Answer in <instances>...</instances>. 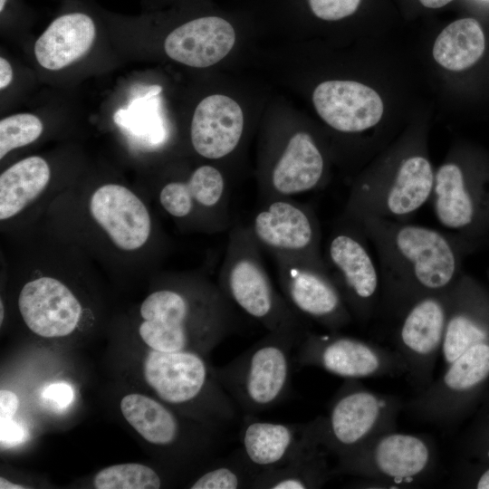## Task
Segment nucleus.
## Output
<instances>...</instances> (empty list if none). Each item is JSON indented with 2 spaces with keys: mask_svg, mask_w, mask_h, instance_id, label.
<instances>
[{
  "mask_svg": "<svg viewBox=\"0 0 489 489\" xmlns=\"http://www.w3.org/2000/svg\"><path fill=\"white\" fill-rule=\"evenodd\" d=\"M6 3H7V0H0V12L1 13L4 11Z\"/></svg>",
  "mask_w": 489,
  "mask_h": 489,
  "instance_id": "obj_39",
  "label": "nucleus"
},
{
  "mask_svg": "<svg viewBox=\"0 0 489 489\" xmlns=\"http://www.w3.org/2000/svg\"><path fill=\"white\" fill-rule=\"evenodd\" d=\"M148 95V94H147ZM146 97L134 101L128 110H119L115 117V122L125 129L129 135L135 139L139 145L145 149L156 150L163 147L168 139V129L163 120L157 114V109L149 113V110L155 104L149 105V99Z\"/></svg>",
  "mask_w": 489,
  "mask_h": 489,
  "instance_id": "obj_27",
  "label": "nucleus"
},
{
  "mask_svg": "<svg viewBox=\"0 0 489 489\" xmlns=\"http://www.w3.org/2000/svg\"><path fill=\"white\" fill-rule=\"evenodd\" d=\"M27 431L14 418L0 422L1 446L11 447L26 440Z\"/></svg>",
  "mask_w": 489,
  "mask_h": 489,
  "instance_id": "obj_33",
  "label": "nucleus"
},
{
  "mask_svg": "<svg viewBox=\"0 0 489 489\" xmlns=\"http://www.w3.org/2000/svg\"><path fill=\"white\" fill-rule=\"evenodd\" d=\"M43 126L34 114L19 113L0 120V159L11 151L36 141L42 135Z\"/></svg>",
  "mask_w": 489,
  "mask_h": 489,
  "instance_id": "obj_30",
  "label": "nucleus"
},
{
  "mask_svg": "<svg viewBox=\"0 0 489 489\" xmlns=\"http://www.w3.org/2000/svg\"><path fill=\"white\" fill-rule=\"evenodd\" d=\"M244 130V114L239 104L225 95L215 94L197 106L190 127L195 151L207 159H219L238 146Z\"/></svg>",
  "mask_w": 489,
  "mask_h": 489,
  "instance_id": "obj_21",
  "label": "nucleus"
},
{
  "mask_svg": "<svg viewBox=\"0 0 489 489\" xmlns=\"http://www.w3.org/2000/svg\"><path fill=\"white\" fill-rule=\"evenodd\" d=\"M149 196L181 231L216 234L230 227L225 179L212 165H201L185 178L165 181Z\"/></svg>",
  "mask_w": 489,
  "mask_h": 489,
  "instance_id": "obj_11",
  "label": "nucleus"
},
{
  "mask_svg": "<svg viewBox=\"0 0 489 489\" xmlns=\"http://www.w3.org/2000/svg\"><path fill=\"white\" fill-rule=\"evenodd\" d=\"M66 188L55 185L52 168L41 156L14 163L0 175L1 232L11 235L36 225Z\"/></svg>",
  "mask_w": 489,
  "mask_h": 489,
  "instance_id": "obj_16",
  "label": "nucleus"
},
{
  "mask_svg": "<svg viewBox=\"0 0 489 489\" xmlns=\"http://www.w3.org/2000/svg\"><path fill=\"white\" fill-rule=\"evenodd\" d=\"M162 480L156 470L138 464H119L97 473L94 487L98 489H158Z\"/></svg>",
  "mask_w": 489,
  "mask_h": 489,
  "instance_id": "obj_29",
  "label": "nucleus"
},
{
  "mask_svg": "<svg viewBox=\"0 0 489 489\" xmlns=\"http://www.w3.org/2000/svg\"><path fill=\"white\" fill-rule=\"evenodd\" d=\"M120 408L127 422L149 444L159 447L180 444L184 436L182 421L164 402L131 393L122 398Z\"/></svg>",
  "mask_w": 489,
  "mask_h": 489,
  "instance_id": "obj_24",
  "label": "nucleus"
},
{
  "mask_svg": "<svg viewBox=\"0 0 489 489\" xmlns=\"http://www.w3.org/2000/svg\"><path fill=\"white\" fill-rule=\"evenodd\" d=\"M401 400L345 379L326 417L319 416L321 441L331 455L341 457L397 427Z\"/></svg>",
  "mask_w": 489,
  "mask_h": 489,
  "instance_id": "obj_10",
  "label": "nucleus"
},
{
  "mask_svg": "<svg viewBox=\"0 0 489 489\" xmlns=\"http://www.w3.org/2000/svg\"><path fill=\"white\" fill-rule=\"evenodd\" d=\"M139 308V335L149 349L204 355L236 326L235 306L199 272L160 273Z\"/></svg>",
  "mask_w": 489,
  "mask_h": 489,
  "instance_id": "obj_3",
  "label": "nucleus"
},
{
  "mask_svg": "<svg viewBox=\"0 0 489 489\" xmlns=\"http://www.w3.org/2000/svg\"><path fill=\"white\" fill-rule=\"evenodd\" d=\"M41 398L53 409L61 411L72 404L74 398V391L69 383L55 381L43 388Z\"/></svg>",
  "mask_w": 489,
  "mask_h": 489,
  "instance_id": "obj_32",
  "label": "nucleus"
},
{
  "mask_svg": "<svg viewBox=\"0 0 489 489\" xmlns=\"http://www.w3.org/2000/svg\"><path fill=\"white\" fill-rule=\"evenodd\" d=\"M148 196L116 181L70 186L37 224L118 276L156 273L169 241Z\"/></svg>",
  "mask_w": 489,
  "mask_h": 489,
  "instance_id": "obj_1",
  "label": "nucleus"
},
{
  "mask_svg": "<svg viewBox=\"0 0 489 489\" xmlns=\"http://www.w3.org/2000/svg\"><path fill=\"white\" fill-rule=\"evenodd\" d=\"M420 3L428 8H440L453 0H419Z\"/></svg>",
  "mask_w": 489,
  "mask_h": 489,
  "instance_id": "obj_36",
  "label": "nucleus"
},
{
  "mask_svg": "<svg viewBox=\"0 0 489 489\" xmlns=\"http://www.w3.org/2000/svg\"><path fill=\"white\" fill-rule=\"evenodd\" d=\"M262 248L248 225L229 231L217 284L232 304L260 322L269 332L302 337V317L275 289L264 264Z\"/></svg>",
  "mask_w": 489,
  "mask_h": 489,
  "instance_id": "obj_5",
  "label": "nucleus"
},
{
  "mask_svg": "<svg viewBox=\"0 0 489 489\" xmlns=\"http://www.w3.org/2000/svg\"><path fill=\"white\" fill-rule=\"evenodd\" d=\"M330 455L321 439L317 440L287 464L259 472L252 488L314 489L322 487L334 476L328 461Z\"/></svg>",
  "mask_w": 489,
  "mask_h": 489,
  "instance_id": "obj_25",
  "label": "nucleus"
},
{
  "mask_svg": "<svg viewBox=\"0 0 489 489\" xmlns=\"http://www.w3.org/2000/svg\"><path fill=\"white\" fill-rule=\"evenodd\" d=\"M248 226L262 250L272 255H295L325 263L320 223L307 204L291 197L264 201Z\"/></svg>",
  "mask_w": 489,
  "mask_h": 489,
  "instance_id": "obj_17",
  "label": "nucleus"
},
{
  "mask_svg": "<svg viewBox=\"0 0 489 489\" xmlns=\"http://www.w3.org/2000/svg\"><path fill=\"white\" fill-rule=\"evenodd\" d=\"M320 439L318 417L303 424H283L246 415L240 433L241 449L259 472L287 464Z\"/></svg>",
  "mask_w": 489,
  "mask_h": 489,
  "instance_id": "obj_19",
  "label": "nucleus"
},
{
  "mask_svg": "<svg viewBox=\"0 0 489 489\" xmlns=\"http://www.w3.org/2000/svg\"><path fill=\"white\" fill-rule=\"evenodd\" d=\"M302 337L269 332L216 375L238 409L246 415L271 408L290 391L292 350Z\"/></svg>",
  "mask_w": 489,
  "mask_h": 489,
  "instance_id": "obj_7",
  "label": "nucleus"
},
{
  "mask_svg": "<svg viewBox=\"0 0 489 489\" xmlns=\"http://www.w3.org/2000/svg\"><path fill=\"white\" fill-rule=\"evenodd\" d=\"M7 236L5 267L19 284L16 304L23 322L43 338L69 336L85 315L78 285L94 279L99 265L39 224Z\"/></svg>",
  "mask_w": 489,
  "mask_h": 489,
  "instance_id": "obj_2",
  "label": "nucleus"
},
{
  "mask_svg": "<svg viewBox=\"0 0 489 489\" xmlns=\"http://www.w3.org/2000/svg\"><path fill=\"white\" fill-rule=\"evenodd\" d=\"M19 407V399L15 393L1 389L0 391V422L14 418Z\"/></svg>",
  "mask_w": 489,
  "mask_h": 489,
  "instance_id": "obj_34",
  "label": "nucleus"
},
{
  "mask_svg": "<svg viewBox=\"0 0 489 489\" xmlns=\"http://www.w3.org/2000/svg\"><path fill=\"white\" fill-rule=\"evenodd\" d=\"M324 156L313 138L297 131L286 140L284 147L261 178V200L292 197L320 187L324 181Z\"/></svg>",
  "mask_w": 489,
  "mask_h": 489,
  "instance_id": "obj_18",
  "label": "nucleus"
},
{
  "mask_svg": "<svg viewBox=\"0 0 489 489\" xmlns=\"http://www.w3.org/2000/svg\"><path fill=\"white\" fill-rule=\"evenodd\" d=\"M283 295L302 316L329 331H339L353 320L326 263L286 254L273 255Z\"/></svg>",
  "mask_w": 489,
  "mask_h": 489,
  "instance_id": "obj_15",
  "label": "nucleus"
},
{
  "mask_svg": "<svg viewBox=\"0 0 489 489\" xmlns=\"http://www.w3.org/2000/svg\"><path fill=\"white\" fill-rule=\"evenodd\" d=\"M452 286L417 299L398 316L394 349L403 359L407 367L406 376L417 393L423 391L434 380V369L441 351L448 317Z\"/></svg>",
  "mask_w": 489,
  "mask_h": 489,
  "instance_id": "obj_13",
  "label": "nucleus"
},
{
  "mask_svg": "<svg viewBox=\"0 0 489 489\" xmlns=\"http://www.w3.org/2000/svg\"><path fill=\"white\" fill-rule=\"evenodd\" d=\"M96 34L92 19L82 13H70L53 20L34 44L37 62L57 71L83 56Z\"/></svg>",
  "mask_w": 489,
  "mask_h": 489,
  "instance_id": "obj_23",
  "label": "nucleus"
},
{
  "mask_svg": "<svg viewBox=\"0 0 489 489\" xmlns=\"http://www.w3.org/2000/svg\"><path fill=\"white\" fill-rule=\"evenodd\" d=\"M312 13L326 21H336L352 14L360 0H308Z\"/></svg>",
  "mask_w": 489,
  "mask_h": 489,
  "instance_id": "obj_31",
  "label": "nucleus"
},
{
  "mask_svg": "<svg viewBox=\"0 0 489 489\" xmlns=\"http://www.w3.org/2000/svg\"><path fill=\"white\" fill-rule=\"evenodd\" d=\"M0 488L1 489H6V488H11V489H19V488H24V486H22L20 484H13L11 482H9L8 480H6L5 478L4 477H1L0 478Z\"/></svg>",
  "mask_w": 489,
  "mask_h": 489,
  "instance_id": "obj_38",
  "label": "nucleus"
},
{
  "mask_svg": "<svg viewBox=\"0 0 489 489\" xmlns=\"http://www.w3.org/2000/svg\"><path fill=\"white\" fill-rule=\"evenodd\" d=\"M259 471L250 464L242 449L214 464L189 485L191 489L252 488Z\"/></svg>",
  "mask_w": 489,
  "mask_h": 489,
  "instance_id": "obj_28",
  "label": "nucleus"
},
{
  "mask_svg": "<svg viewBox=\"0 0 489 489\" xmlns=\"http://www.w3.org/2000/svg\"><path fill=\"white\" fill-rule=\"evenodd\" d=\"M295 361L300 367L314 366L345 379L400 377L406 364L395 349L331 331H306L297 345Z\"/></svg>",
  "mask_w": 489,
  "mask_h": 489,
  "instance_id": "obj_12",
  "label": "nucleus"
},
{
  "mask_svg": "<svg viewBox=\"0 0 489 489\" xmlns=\"http://www.w3.org/2000/svg\"><path fill=\"white\" fill-rule=\"evenodd\" d=\"M320 117L332 129L361 132L375 126L383 114V102L373 89L352 81H328L313 91Z\"/></svg>",
  "mask_w": 489,
  "mask_h": 489,
  "instance_id": "obj_20",
  "label": "nucleus"
},
{
  "mask_svg": "<svg viewBox=\"0 0 489 489\" xmlns=\"http://www.w3.org/2000/svg\"><path fill=\"white\" fill-rule=\"evenodd\" d=\"M143 375L160 401L184 410L198 422L222 428L237 418L238 408L219 382L206 355L149 349L143 362Z\"/></svg>",
  "mask_w": 489,
  "mask_h": 489,
  "instance_id": "obj_6",
  "label": "nucleus"
},
{
  "mask_svg": "<svg viewBox=\"0 0 489 489\" xmlns=\"http://www.w3.org/2000/svg\"><path fill=\"white\" fill-rule=\"evenodd\" d=\"M488 436H489V435H488ZM486 455H487V457L489 458V449L487 450Z\"/></svg>",
  "mask_w": 489,
  "mask_h": 489,
  "instance_id": "obj_40",
  "label": "nucleus"
},
{
  "mask_svg": "<svg viewBox=\"0 0 489 489\" xmlns=\"http://www.w3.org/2000/svg\"><path fill=\"white\" fill-rule=\"evenodd\" d=\"M476 488L489 489V468L484 470L477 480Z\"/></svg>",
  "mask_w": 489,
  "mask_h": 489,
  "instance_id": "obj_37",
  "label": "nucleus"
},
{
  "mask_svg": "<svg viewBox=\"0 0 489 489\" xmlns=\"http://www.w3.org/2000/svg\"><path fill=\"white\" fill-rule=\"evenodd\" d=\"M235 42V32L225 19L206 16L173 30L164 49L176 62L195 68L209 67L225 57Z\"/></svg>",
  "mask_w": 489,
  "mask_h": 489,
  "instance_id": "obj_22",
  "label": "nucleus"
},
{
  "mask_svg": "<svg viewBox=\"0 0 489 489\" xmlns=\"http://www.w3.org/2000/svg\"><path fill=\"white\" fill-rule=\"evenodd\" d=\"M344 220L359 227L373 244L384 302L398 316L417 299L446 290L458 279V250L449 235L376 216Z\"/></svg>",
  "mask_w": 489,
  "mask_h": 489,
  "instance_id": "obj_4",
  "label": "nucleus"
},
{
  "mask_svg": "<svg viewBox=\"0 0 489 489\" xmlns=\"http://www.w3.org/2000/svg\"><path fill=\"white\" fill-rule=\"evenodd\" d=\"M337 459L334 476L350 475L368 485L399 488L425 481L436 467L437 455L434 442L426 436L395 430Z\"/></svg>",
  "mask_w": 489,
  "mask_h": 489,
  "instance_id": "obj_8",
  "label": "nucleus"
},
{
  "mask_svg": "<svg viewBox=\"0 0 489 489\" xmlns=\"http://www.w3.org/2000/svg\"><path fill=\"white\" fill-rule=\"evenodd\" d=\"M13 78V72L10 63L4 57L0 58V88L7 87Z\"/></svg>",
  "mask_w": 489,
  "mask_h": 489,
  "instance_id": "obj_35",
  "label": "nucleus"
},
{
  "mask_svg": "<svg viewBox=\"0 0 489 489\" xmlns=\"http://www.w3.org/2000/svg\"><path fill=\"white\" fill-rule=\"evenodd\" d=\"M485 41L479 23L462 18L448 24L433 47L435 60L450 71H462L475 63L484 53Z\"/></svg>",
  "mask_w": 489,
  "mask_h": 489,
  "instance_id": "obj_26",
  "label": "nucleus"
},
{
  "mask_svg": "<svg viewBox=\"0 0 489 489\" xmlns=\"http://www.w3.org/2000/svg\"><path fill=\"white\" fill-rule=\"evenodd\" d=\"M365 238L359 227L342 219L330 237L323 256L352 318L360 322L374 314L381 282Z\"/></svg>",
  "mask_w": 489,
  "mask_h": 489,
  "instance_id": "obj_14",
  "label": "nucleus"
},
{
  "mask_svg": "<svg viewBox=\"0 0 489 489\" xmlns=\"http://www.w3.org/2000/svg\"><path fill=\"white\" fill-rule=\"evenodd\" d=\"M435 172L427 157L410 154L393 168L360 178L353 185L342 218L376 216L405 221L430 200Z\"/></svg>",
  "mask_w": 489,
  "mask_h": 489,
  "instance_id": "obj_9",
  "label": "nucleus"
}]
</instances>
